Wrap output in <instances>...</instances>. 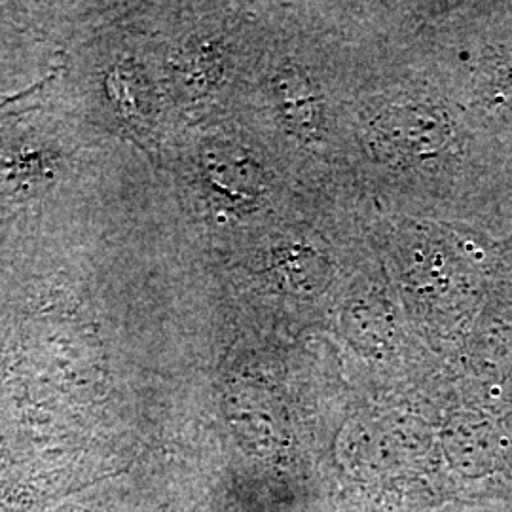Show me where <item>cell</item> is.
I'll list each match as a JSON object with an SVG mask.
<instances>
[{"label": "cell", "instance_id": "2", "mask_svg": "<svg viewBox=\"0 0 512 512\" xmlns=\"http://www.w3.org/2000/svg\"><path fill=\"white\" fill-rule=\"evenodd\" d=\"M275 99L281 120L296 137H319V129H323V95L308 76L294 71L281 74L275 82Z\"/></svg>", "mask_w": 512, "mask_h": 512}, {"label": "cell", "instance_id": "1", "mask_svg": "<svg viewBox=\"0 0 512 512\" xmlns=\"http://www.w3.org/2000/svg\"><path fill=\"white\" fill-rule=\"evenodd\" d=\"M469 46L465 97L476 128L505 169L512 165V8L501 6L480 21Z\"/></svg>", "mask_w": 512, "mask_h": 512}]
</instances>
